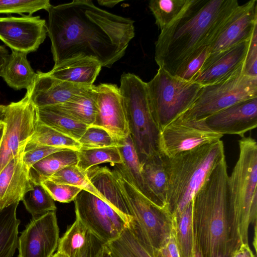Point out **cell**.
<instances>
[{
  "instance_id": "obj_26",
  "label": "cell",
  "mask_w": 257,
  "mask_h": 257,
  "mask_svg": "<svg viewBox=\"0 0 257 257\" xmlns=\"http://www.w3.org/2000/svg\"><path fill=\"white\" fill-rule=\"evenodd\" d=\"M78 162L77 151L67 149L53 153L31 167L30 180L34 184L41 183L63 168Z\"/></svg>"
},
{
  "instance_id": "obj_27",
  "label": "cell",
  "mask_w": 257,
  "mask_h": 257,
  "mask_svg": "<svg viewBox=\"0 0 257 257\" xmlns=\"http://www.w3.org/2000/svg\"><path fill=\"white\" fill-rule=\"evenodd\" d=\"M36 111L38 121L77 141L89 126L64 115L54 105L36 108Z\"/></svg>"
},
{
  "instance_id": "obj_41",
  "label": "cell",
  "mask_w": 257,
  "mask_h": 257,
  "mask_svg": "<svg viewBox=\"0 0 257 257\" xmlns=\"http://www.w3.org/2000/svg\"><path fill=\"white\" fill-rule=\"evenodd\" d=\"M243 72L248 76L257 77V27L254 28L249 40Z\"/></svg>"
},
{
  "instance_id": "obj_12",
  "label": "cell",
  "mask_w": 257,
  "mask_h": 257,
  "mask_svg": "<svg viewBox=\"0 0 257 257\" xmlns=\"http://www.w3.org/2000/svg\"><path fill=\"white\" fill-rule=\"evenodd\" d=\"M76 218L105 244L117 239L128 223L97 195L82 190L74 200Z\"/></svg>"
},
{
  "instance_id": "obj_10",
  "label": "cell",
  "mask_w": 257,
  "mask_h": 257,
  "mask_svg": "<svg viewBox=\"0 0 257 257\" xmlns=\"http://www.w3.org/2000/svg\"><path fill=\"white\" fill-rule=\"evenodd\" d=\"M5 128L0 145V172L13 159L23 154L37 123L36 108L29 93L17 102L6 105L4 118Z\"/></svg>"
},
{
  "instance_id": "obj_22",
  "label": "cell",
  "mask_w": 257,
  "mask_h": 257,
  "mask_svg": "<svg viewBox=\"0 0 257 257\" xmlns=\"http://www.w3.org/2000/svg\"><path fill=\"white\" fill-rule=\"evenodd\" d=\"M101 65L89 57H77L54 66L49 74L57 79L75 84L92 86L98 76Z\"/></svg>"
},
{
  "instance_id": "obj_23",
  "label": "cell",
  "mask_w": 257,
  "mask_h": 257,
  "mask_svg": "<svg viewBox=\"0 0 257 257\" xmlns=\"http://www.w3.org/2000/svg\"><path fill=\"white\" fill-rule=\"evenodd\" d=\"M140 164L142 176L153 202L165 207L167 177L163 157L156 155L145 159Z\"/></svg>"
},
{
  "instance_id": "obj_1",
  "label": "cell",
  "mask_w": 257,
  "mask_h": 257,
  "mask_svg": "<svg viewBox=\"0 0 257 257\" xmlns=\"http://www.w3.org/2000/svg\"><path fill=\"white\" fill-rule=\"evenodd\" d=\"M47 33L54 66L89 57L110 68L135 37V21L101 9L90 0H74L47 11Z\"/></svg>"
},
{
  "instance_id": "obj_31",
  "label": "cell",
  "mask_w": 257,
  "mask_h": 257,
  "mask_svg": "<svg viewBox=\"0 0 257 257\" xmlns=\"http://www.w3.org/2000/svg\"><path fill=\"white\" fill-rule=\"evenodd\" d=\"M92 233L77 218L59 238L57 252L66 257H80L89 243Z\"/></svg>"
},
{
  "instance_id": "obj_37",
  "label": "cell",
  "mask_w": 257,
  "mask_h": 257,
  "mask_svg": "<svg viewBox=\"0 0 257 257\" xmlns=\"http://www.w3.org/2000/svg\"><path fill=\"white\" fill-rule=\"evenodd\" d=\"M51 6L49 0H0V14L32 15L41 10L48 11Z\"/></svg>"
},
{
  "instance_id": "obj_38",
  "label": "cell",
  "mask_w": 257,
  "mask_h": 257,
  "mask_svg": "<svg viewBox=\"0 0 257 257\" xmlns=\"http://www.w3.org/2000/svg\"><path fill=\"white\" fill-rule=\"evenodd\" d=\"M209 54V47L205 46L195 51L177 70L175 76L192 81L202 68Z\"/></svg>"
},
{
  "instance_id": "obj_11",
  "label": "cell",
  "mask_w": 257,
  "mask_h": 257,
  "mask_svg": "<svg viewBox=\"0 0 257 257\" xmlns=\"http://www.w3.org/2000/svg\"><path fill=\"white\" fill-rule=\"evenodd\" d=\"M206 118L178 117L160 130V155L172 158L197 147L221 140L223 135L211 129Z\"/></svg>"
},
{
  "instance_id": "obj_44",
  "label": "cell",
  "mask_w": 257,
  "mask_h": 257,
  "mask_svg": "<svg viewBox=\"0 0 257 257\" xmlns=\"http://www.w3.org/2000/svg\"><path fill=\"white\" fill-rule=\"evenodd\" d=\"M105 244L112 257H135L118 237Z\"/></svg>"
},
{
  "instance_id": "obj_21",
  "label": "cell",
  "mask_w": 257,
  "mask_h": 257,
  "mask_svg": "<svg viewBox=\"0 0 257 257\" xmlns=\"http://www.w3.org/2000/svg\"><path fill=\"white\" fill-rule=\"evenodd\" d=\"M88 179L98 196L107 203L128 224L133 215L124 196L120 191L112 170L106 167H92L87 170Z\"/></svg>"
},
{
  "instance_id": "obj_42",
  "label": "cell",
  "mask_w": 257,
  "mask_h": 257,
  "mask_svg": "<svg viewBox=\"0 0 257 257\" xmlns=\"http://www.w3.org/2000/svg\"><path fill=\"white\" fill-rule=\"evenodd\" d=\"M68 149L58 148L48 146H39L30 150L25 151L23 154L24 164L29 171L32 166L48 155Z\"/></svg>"
},
{
  "instance_id": "obj_43",
  "label": "cell",
  "mask_w": 257,
  "mask_h": 257,
  "mask_svg": "<svg viewBox=\"0 0 257 257\" xmlns=\"http://www.w3.org/2000/svg\"><path fill=\"white\" fill-rule=\"evenodd\" d=\"M105 243L93 234L80 257H101Z\"/></svg>"
},
{
  "instance_id": "obj_19",
  "label": "cell",
  "mask_w": 257,
  "mask_h": 257,
  "mask_svg": "<svg viewBox=\"0 0 257 257\" xmlns=\"http://www.w3.org/2000/svg\"><path fill=\"white\" fill-rule=\"evenodd\" d=\"M92 86L75 84L54 77L48 72L37 71L27 91L31 102L38 108L63 103Z\"/></svg>"
},
{
  "instance_id": "obj_39",
  "label": "cell",
  "mask_w": 257,
  "mask_h": 257,
  "mask_svg": "<svg viewBox=\"0 0 257 257\" xmlns=\"http://www.w3.org/2000/svg\"><path fill=\"white\" fill-rule=\"evenodd\" d=\"M41 184L54 201L61 203H69L74 201L83 190L80 187L57 183L49 179L42 181Z\"/></svg>"
},
{
  "instance_id": "obj_24",
  "label": "cell",
  "mask_w": 257,
  "mask_h": 257,
  "mask_svg": "<svg viewBox=\"0 0 257 257\" xmlns=\"http://www.w3.org/2000/svg\"><path fill=\"white\" fill-rule=\"evenodd\" d=\"M93 85L67 101L53 105L61 113L75 121L92 125L97 111L96 94Z\"/></svg>"
},
{
  "instance_id": "obj_47",
  "label": "cell",
  "mask_w": 257,
  "mask_h": 257,
  "mask_svg": "<svg viewBox=\"0 0 257 257\" xmlns=\"http://www.w3.org/2000/svg\"><path fill=\"white\" fill-rule=\"evenodd\" d=\"M9 55V52L6 47L3 45H0V75L7 63Z\"/></svg>"
},
{
  "instance_id": "obj_13",
  "label": "cell",
  "mask_w": 257,
  "mask_h": 257,
  "mask_svg": "<svg viewBox=\"0 0 257 257\" xmlns=\"http://www.w3.org/2000/svg\"><path fill=\"white\" fill-rule=\"evenodd\" d=\"M59 238L55 211L33 217L18 237V257H52Z\"/></svg>"
},
{
  "instance_id": "obj_17",
  "label": "cell",
  "mask_w": 257,
  "mask_h": 257,
  "mask_svg": "<svg viewBox=\"0 0 257 257\" xmlns=\"http://www.w3.org/2000/svg\"><path fill=\"white\" fill-rule=\"evenodd\" d=\"M249 40L217 53L209 54L192 81L204 86L227 79L243 71Z\"/></svg>"
},
{
  "instance_id": "obj_8",
  "label": "cell",
  "mask_w": 257,
  "mask_h": 257,
  "mask_svg": "<svg viewBox=\"0 0 257 257\" xmlns=\"http://www.w3.org/2000/svg\"><path fill=\"white\" fill-rule=\"evenodd\" d=\"M202 86L159 68L147 83V89L151 111L159 130L191 106Z\"/></svg>"
},
{
  "instance_id": "obj_4",
  "label": "cell",
  "mask_w": 257,
  "mask_h": 257,
  "mask_svg": "<svg viewBox=\"0 0 257 257\" xmlns=\"http://www.w3.org/2000/svg\"><path fill=\"white\" fill-rule=\"evenodd\" d=\"M163 158L167 177L165 207L173 216L192 202L212 171L225 159L224 146L220 140Z\"/></svg>"
},
{
  "instance_id": "obj_48",
  "label": "cell",
  "mask_w": 257,
  "mask_h": 257,
  "mask_svg": "<svg viewBox=\"0 0 257 257\" xmlns=\"http://www.w3.org/2000/svg\"><path fill=\"white\" fill-rule=\"evenodd\" d=\"M122 1H107V0H98L97 1L99 5L108 8H113L114 6L118 4Z\"/></svg>"
},
{
  "instance_id": "obj_49",
  "label": "cell",
  "mask_w": 257,
  "mask_h": 257,
  "mask_svg": "<svg viewBox=\"0 0 257 257\" xmlns=\"http://www.w3.org/2000/svg\"><path fill=\"white\" fill-rule=\"evenodd\" d=\"M193 257H203L199 247L194 241Z\"/></svg>"
},
{
  "instance_id": "obj_15",
  "label": "cell",
  "mask_w": 257,
  "mask_h": 257,
  "mask_svg": "<svg viewBox=\"0 0 257 257\" xmlns=\"http://www.w3.org/2000/svg\"><path fill=\"white\" fill-rule=\"evenodd\" d=\"M97 111L92 125L102 127L117 140L130 135L128 121L119 87L101 83L93 86Z\"/></svg>"
},
{
  "instance_id": "obj_14",
  "label": "cell",
  "mask_w": 257,
  "mask_h": 257,
  "mask_svg": "<svg viewBox=\"0 0 257 257\" xmlns=\"http://www.w3.org/2000/svg\"><path fill=\"white\" fill-rule=\"evenodd\" d=\"M47 34L46 21L39 16L0 17V40L12 50L27 54L35 52Z\"/></svg>"
},
{
  "instance_id": "obj_25",
  "label": "cell",
  "mask_w": 257,
  "mask_h": 257,
  "mask_svg": "<svg viewBox=\"0 0 257 257\" xmlns=\"http://www.w3.org/2000/svg\"><path fill=\"white\" fill-rule=\"evenodd\" d=\"M27 53L12 50L0 76L15 90L28 89L33 84L36 73L27 59Z\"/></svg>"
},
{
  "instance_id": "obj_3",
  "label": "cell",
  "mask_w": 257,
  "mask_h": 257,
  "mask_svg": "<svg viewBox=\"0 0 257 257\" xmlns=\"http://www.w3.org/2000/svg\"><path fill=\"white\" fill-rule=\"evenodd\" d=\"M233 1L193 0L178 19L161 31L155 49L159 68L174 75L195 51L208 46Z\"/></svg>"
},
{
  "instance_id": "obj_18",
  "label": "cell",
  "mask_w": 257,
  "mask_h": 257,
  "mask_svg": "<svg viewBox=\"0 0 257 257\" xmlns=\"http://www.w3.org/2000/svg\"><path fill=\"white\" fill-rule=\"evenodd\" d=\"M205 120L211 129L223 136L235 135L243 138L257 126V97L235 103Z\"/></svg>"
},
{
  "instance_id": "obj_45",
  "label": "cell",
  "mask_w": 257,
  "mask_h": 257,
  "mask_svg": "<svg viewBox=\"0 0 257 257\" xmlns=\"http://www.w3.org/2000/svg\"><path fill=\"white\" fill-rule=\"evenodd\" d=\"M160 257H180L173 231L168 240L160 248Z\"/></svg>"
},
{
  "instance_id": "obj_20",
  "label": "cell",
  "mask_w": 257,
  "mask_h": 257,
  "mask_svg": "<svg viewBox=\"0 0 257 257\" xmlns=\"http://www.w3.org/2000/svg\"><path fill=\"white\" fill-rule=\"evenodd\" d=\"M23 154L12 160L0 172V212L22 201L33 189L29 170L23 163Z\"/></svg>"
},
{
  "instance_id": "obj_52",
  "label": "cell",
  "mask_w": 257,
  "mask_h": 257,
  "mask_svg": "<svg viewBox=\"0 0 257 257\" xmlns=\"http://www.w3.org/2000/svg\"><path fill=\"white\" fill-rule=\"evenodd\" d=\"M6 105L0 104V120L4 118Z\"/></svg>"
},
{
  "instance_id": "obj_7",
  "label": "cell",
  "mask_w": 257,
  "mask_h": 257,
  "mask_svg": "<svg viewBox=\"0 0 257 257\" xmlns=\"http://www.w3.org/2000/svg\"><path fill=\"white\" fill-rule=\"evenodd\" d=\"M112 171L133 215L128 228L149 249L159 254L160 248L173 231L171 213L166 207L157 205L145 197L115 168Z\"/></svg>"
},
{
  "instance_id": "obj_6",
  "label": "cell",
  "mask_w": 257,
  "mask_h": 257,
  "mask_svg": "<svg viewBox=\"0 0 257 257\" xmlns=\"http://www.w3.org/2000/svg\"><path fill=\"white\" fill-rule=\"evenodd\" d=\"M119 89L127 114L130 136L140 162L160 154V130L151 111L147 83L133 73L123 72Z\"/></svg>"
},
{
  "instance_id": "obj_40",
  "label": "cell",
  "mask_w": 257,
  "mask_h": 257,
  "mask_svg": "<svg viewBox=\"0 0 257 257\" xmlns=\"http://www.w3.org/2000/svg\"><path fill=\"white\" fill-rule=\"evenodd\" d=\"M135 257H160L149 249L126 227L118 237Z\"/></svg>"
},
{
  "instance_id": "obj_9",
  "label": "cell",
  "mask_w": 257,
  "mask_h": 257,
  "mask_svg": "<svg viewBox=\"0 0 257 257\" xmlns=\"http://www.w3.org/2000/svg\"><path fill=\"white\" fill-rule=\"evenodd\" d=\"M257 97V77L243 71L203 86L191 106L179 117L203 119L238 102Z\"/></svg>"
},
{
  "instance_id": "obj_35",
  "label": "cell",
  "mask_w": 257,
  "mask_h": 257,
  "mask_svg": "<svg viewBox=\"0 0 257 257\" xmlns=\"http://www.w3.org/2000/svg\"><path fill=\"white\" fill-rule=\"evenodd\" d=\"M48 179L59 184L80 187L98 196L96 190L88 179L86 172L80 170L76 164L71 165L63 168Z\"/></svg>"
},
{
  "instance_id": "obj_29",
  "label": "cell",
  "mask_w": 257,
  "mask_h": 257,
  "mask_svg": "<svg viewBox=\"0 0 257 257\" xmlns=\"http://www.w3.org/2000/svg\"><path fill=\"white\" fill-rule=\"evenodd\" d=\"M172 218L173 231L180 257H193L192 201L180 214Z\"/></svg>"
},
{
  "instance_id": "obj_53",
  "label": "cell",
  "mask_w": 257,
  "mask_h": 257,
  "mask_svg": "<svg viewBox=\"0 0 257 257\" xmlns=\"http://www.w3.org/2000/svg\"><path fill=\"white\" fill-rule=\"evenodd\" d=\"M52 257H66L65 256L62 255V254L56 252L55 253H54Z\"/></svg>"
},
{
  "instance_id": "obj_46",
  "label": "cell",
  "mask_w": 257,
  "mask_h": 257,
  "mask_svg": "<svg viewBox=\"0 0 257 257\" xmlns=\"http://www.w3.org/2000/svg\"><path fill=\"white\" fill-rule=\"evenodd\" d=\"M231 257H255L251 250L248 243L241 244Z\"/></svg>"
},
{
  "instance_id": "obj_28",
  "label": "cell",
  "mask_w": 257,
  "mask_h": 257,
  "mask_svg": "<svg viewBox=\"0 0 257 257\" xmlns=\"http://www.w3.org/2000/svg\"><path fill=\"white\" fill-rule=\"evenodd\" d=\"M19 203L0 212V257H13L17 248L18 228L21 223L16 215Z\"/></svg>"
},
{
  "instance_id": "obj_5",
  "label": "cell",
  "mask_w": 257,
  "mask_h": 257,
  "mask_svg": "<svg viewBox=\"0 0 257 257\" xmlns=\"http://www.w3.org/2000/svg\"><path fill=\"white\" fill-rule=\"evenodd\" d=\"M239 156L228 183L236 229L241 244L248 243L250 224H256L257 143L251 137L238 141Z\"/></svg>"
},
{
  "instance_id": "obj_34",
  "label": "cell",
  "mask_w": 257,
  "mask_h": 257,
  "mask_svg": "<svg viewBox=\"0 0 257 257\" xmlns=\"http://www.w3.org/2000/svg\"><path fill=\"white\" fill-rule=\"evenodd\" d=\"M33 189L24 196L22 201L33 217L55 211V201L41 184L33 183Z\"/></svg>"
},
{
  "instance_id": "obj_30",
  "label": "cell",
  "mask_w": 257,
  "mask_h": 257,
  "mask_svg": "<svg viewBox=\"0 0 257 257\" xmlns=\"http://www.w3.org/2000/svg\"><path fill=\"white\" fill-rule=\"evenodd\" d=\"M39 146H48L79 151L78 141L66 136L37 120L34 134L27 142L25 151Z\"/></svg>"
},
{
  "instance_id": "obj_36",
  "label": "cell",
  "mask_w": 257,
  "mask_h": 257,
  "mask_svg": "<svg viewBox=\"0 0 257 257\" xmlns=\"http://www.w3.org/2000/svg\"><path fill=\"white\" fill-rule=\"evenodd\" d=\"M78 142L83 149L118 147V140L104 128L89 126Z\"/></svg>"
},
{
  "instance_id": "obj_50",
  "label": "cell",
  "mask_w": 257,
  "mask_h": 257,
  "mask_svg": "<svg viewBox=\"0 0 257 257\" xmlns=\"http://www.w3.org/2000/svg\"><path fill=\"white\" fill-rule=\"evenodd\" d=\"M101 257H112L108 248L105 244L104 245Z\"/></svg>"
},
{
  "instance_id": "obj_2",
  "label": "cell",
  "mask_w": 257,
  "mask_h": 257,
  "mask_svg": "<svg viewBox=\"0 0 257 257\" xmlns=\"http://www.w3.org/2000/svg\"><path fill=\"white\" fill-rule=\"evenodd\" d=\"M225 159L192 200L194 241L203 257H231L241 244L230 199Z\"/></svg>"
},
{
  "instance_id": "obj_33",
  "label": "cell",
  "mask_w": 257,
  "mask_h": 257,
  "mask_svg": "<svg viewBox=\"0 0 257 257\" xmlns=\"http://www.w3.org/2000/svg\"><path fill=\"white\" fill-rule=\"evenodd\" d=\"M78 168L83 172L97 165L109 163L113 166L122 163L117 147L83 149L77 151Z\"/></svg>"
},
{
  "instance_id": "obj_51",
  "label": "cell",
  "mask_w": 257,
  "mask_h": 257,
  "mask_svg": "<svg viewBox=\"0 0 257 257\" xmlns=\"http://www.w3.org/2000/svg\"><path fill=\"white\" fill-rule=\"evenodd\" d=\"M5 128V123L4 122L3 119L0 120V145L2 142Z\"/></svg>"
},
{
  "instance_id": "obj_16",
  "label": "cell",
  "mask_w": 257,
  "mask_h": 257,
  "mask_svg": "<svg viewBox=\"0 0 257 257\" xmlns=\"http://www.w3.org/2000/svg\"><path fill=\"white\" fill-rule=\"evenodd\" d=\"M257 27V1L239 5L230 14L208 46L214 54L248 41Z\"/></svg>"
},
{
  "instance_id": "obj_32",
  "label": "cell",
  "mask_w": 257,
  "mask_h": 257,
  "mask_svg": "<svg viewBox=\"0 0 257 257\" xmlns=\"http://www.w3.org/2000/svg\"><path fill=\"white\" fill-rule=\"evenodd\" d=\"M193 0H151L149 7L161 31L178 19L192 4Z\"/></svg>"
}]
</instances>
